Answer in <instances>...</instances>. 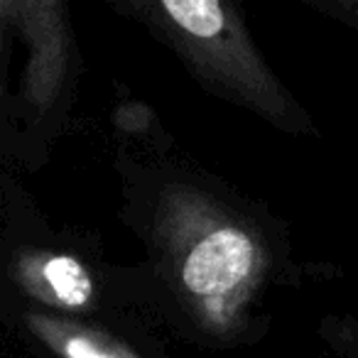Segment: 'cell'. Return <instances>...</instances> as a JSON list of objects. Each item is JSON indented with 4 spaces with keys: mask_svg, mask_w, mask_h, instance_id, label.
<instances>
[{
    "mask_svg": "<svg viewBox=\"0 0 358 358\" xmlns=\"http://www.w3.org/2000/svg\"><path fill=\"white\" fill-rule=\"evenodd\" d=\"M155 238L174 292L199 329L234 336L270 268L263 236L214 196L169 185L155 214Z\"/></svg>",
    "mask_w": 358,
    "mask_h": 358,
    "instance_id": "cell-1",
    "label": "cell"
},
{
    "mask_svg": "<svg viewBox=\"0 0 358 358\" xmlns=\"http://www.w3.org/2000/svg\"><path fill=\"white\" fill-rule=\"evenodd\" d=\"M130 13L172 47L209 91L280 130L317 133L312 118L265 64L236 6L224 0H138Z\"/></svg>",
    "mask_w": 358,
    "mask_h": 358,
    "instance_id": "cell-2",
    "label": "cell"
},
{
    "mask_svg": "<svg viewBox=\"0 0 358 358\" xmlns=\"http://www.w3.org/2000/svg\"><path fill=\"white\" fill-rule=\"evenodd\" d=\"M27 42L25 96L37 113H47L59 99L69 64V27L62 3H10Z\"/></svg>",
    "mask_w": 358,
    "mask_h": 358,
    "instance_id": "cell-3",
    "label": "cell"
},
{
    "mask_svg": "<svg viewBox=\"0 0 358 358\" xmlns=\"http://www.w3.org/2000/svg\"><path fill=\"white\" fill-rule=\"evenodd\" d=\"M13 278L27 297L62 312L89 309L96 299L89 268L69 253L22 250L15 255Z\"/></svg>",
    "mask_w": 358,
    "mask_h": 358,
    "instance_id": "cell-4",
    "label": "cell"
},
{
    "mask_svg": "<svg viewBox=\"0 0 358 358\" xmlns=\"http://www.w3.org/2000/svg\"><path fill=\"white\" fill-rule=\"evenodd\" d=\"M27 329L59 358H140L115 338L45 312H27Z\"/></svg>",
    "mask_w": 358,
    "mask_h": 358,
    "instance_id": "cell-5",
    "label": "cell"
},
{
    "mask_svg": "<svg viewBox=\"0 0 358 358\" xmlns=\"http://www.w3.org/2000/svg\"><path fill=\"white\" fill-rule=\"evenodd\" d=\"M317 10L327 13L329 17L351 25L358 30V0H314L312 3Z\"/></svg>",
    "mask_w": 358,
    "mask_h": 358,
    "instance_id": "cell-6",
    "label": "cell"
}]
</instances>
